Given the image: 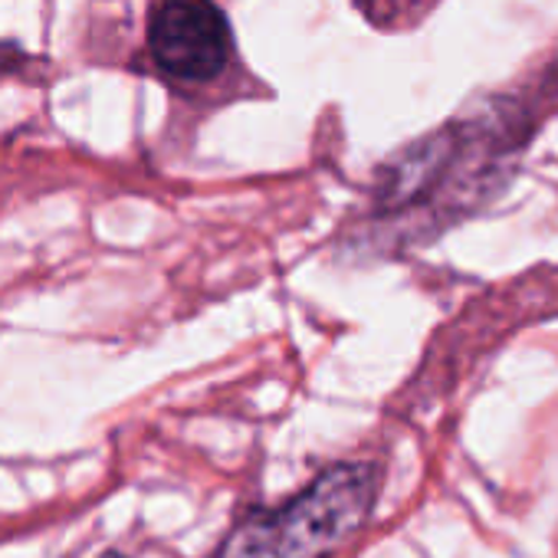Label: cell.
<instances>
[{
    "mask_svg": "<svg viewBox=\"0 0 558 558\" xmlns=\"http://www.w3.org/2000/svg\"><path fill=\"white\" fill-rule=\"evenodd\" d=\"M375 493L372 463H339L287 506L246 515L217 558H323L362 529Z\"/></svg>",
    "mask_w": 558,
    "mask_h": 558,
    "instance_id": "cell-1",
    "label": "cell"
},
{
    "mask_svg": "<svg viewBox=\"0 0 558 558\" xmlns=\"http://www.w3.org/2000/svg\"><path fill=\"white\" fill-rule=\"evenodd\" d=\"M155 63L178 80H210L230 57V27L210 0H161L148 21Z\"/></svg>",
    "mask_w": 558,
    "mask_h": 558,
    "instance_id": "cell-2",
    "label": "cell"
},
{
    "mask_svg": "<svg viewBox=\"0 0 558 558\" xmlns=\"http://www.w3.org/2000/svg\"><path fill=\"white\" fill-rule=\"evenodd\" d=\"M99 558H125L122 551H106V555H99Z\"/></svg>",
    "mask_w": 558,
    "mask_h": 558,
    "instance_id": "cell-3",
    "label": "cell"
}]
</instances>
